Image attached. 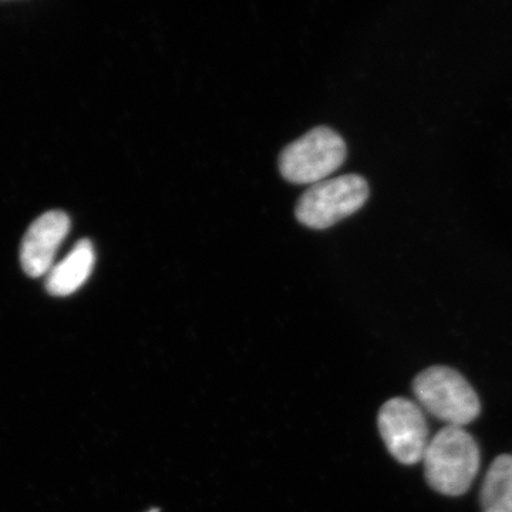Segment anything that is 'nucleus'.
Masks as SVG:
<instances>
[{
  "label": "nucleus",
  "instance_id": "obj_4",
  "mask_svg": "<svg viewBox=\"0 0 512 512\" xmlns=\"http://www.w3.org/2000/svg\"><path fill=\"white\" fill-rule=\"evenodd\" d=\"M369 185L360 175L350 174L312 185L296 204L301 224L325 229L355 214L369 198Z\"/></svg>",
  "mask_w": 512,
  "mask_h": 512
},
{
  "label": "nucleus",
  "instance_id": "obj_2",
  "mask_svg": "<svg viewBox=\"0 0 512 512\" xmlns=\"http://www.w3.org/2000/svg\"><path fill=\"white\" fill-rule=\"evenodd\" d=\"M417 404L446 426L466 427L480 416L481 404L476 390L457 370L433 366L414 379Z\"/></svg>",
  "mask_w": 512,
  "mask_h": 512
},
{
  "label": "nucleus",
  "instance_id": "obj_8",
  "mask_svg": "<svg viewBox=\"0 0 512 512\" xmlns=\"http://www.w3.org/2000/svg\"><path fill=\"white\" fill-rule=\"evenodd\" d=\"M484 512H512V456L503 454L491 464L481 488Z\"/></svg>",
  "mask_w": 512,
  "mask_h": 512
},
{
  "label": "nucleus",
  "instance_id": "obj_5",
  "mask_svg": "<svg viewBox=\"0 0 512 512\" xmlns=\"http://www.w3.org/2000/svg\"><path fill=\"white\" fill-rule=\"evenodd\" d=\"M380 436L387 450L404 466L423 461L429 447V426L423 409L404 397L384 403L379 412Z\"/></svg>",
  "mask_w": 512,
  "mask_h": 512
},
{
  "label": "nucleus",
  "instance_id": "obj_3",
  "mask_svg": "<svg viewBox=\"0 0 512 512\" xmlns=\"http://www.w3.org/2000/svg\"><path fill=\"white\" fill-rule=\"evenodd\" d=\"M345 140L328 127H316L293 141L279 157V170L292 184L322 183L345 163Z\"/></svg>",
  "mask_w": 512,
  "mask_h": 512
},
{
  "label": "nucleus",
  "instance_id": "obj_6",
  "mask_svg": "<svg viewBox=\"0 0 512 512\" xmlns=\"http://www.w3.org/2000/svg\"><path fill=\"white\" fill-rule=\"evenodd\" d=\"M70 231V218L63 211H49L37 218L22 242L20 262L26 274L39 278L55 266L57 249Z\"/></svg>",
  "mask_w": 512,
  "mask_h": 512
},
{
  "label": "nucleus",
  "instance_id": "obj_1",
  "mask_svg": "<svg viewBox=\"0 0 512 512\" xmlns=\"http://www.w3.org/2000/svg\"><path fill=\"white\" fill-rule=\"evenodd\" d=\"M427 483L437 493L458 497L470 490L480 470V448L463 427L444 426L423 458Z\"/></svg>",
  "mask_w": 512,
  "mask_h": 512
},
{
  "label": "nucleus",
  "instance_id": "obj_7",
  "mask_svg": "<svg viewBox=\"0 0 512 512\" xmlns=\"http://www.w3.org/2000/svg\"><path fill=\"white\" fill-rule=\"evenodd\" d=\"M96 254L89 239L74 245L70 254L53 266L47 274V292L53 296H69L79 291L92 275Z\"/></svg>",
  "mask_w": 512,
  "mask_h": 512
}]
</instances>
